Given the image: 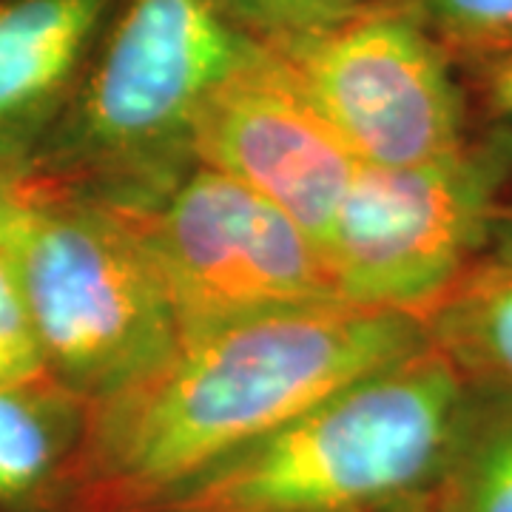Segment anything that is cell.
Here are the masks:
<instances>
[{"mask_svg": "<svg viewBox=\"0 0 512 512\" xmlns=\"http://www.w3.org/2000/svg\"><path fill=\"white\" fill-rule=\"evenodd\" d=\"M501 171L470 146L427 165H359L322 256L342 305L424 316L476 262L498 211Z\"/></svg>", "mask_w": 512, "mask_h": 512, "instance_id": "cell-6", "label": "cell"}, {"mask_svg": "<svg viewBox=\"0 0 512 512\" xmlns=\"http://www.w3.org/2000/svg\"><path fill=\"white\" fill-rule=\"evenodd\" d=\"M40 177L29 168L0 163V245H12L40 194Z\"/></svg>", "mask_w": 512, "mask_h": 512, "instance_id": "cell-16", "label": "cell"}, {"mask_svg": "<svg viewBox=\"0 0 512 512\" xmlns=\"http://www.w3.org/2000/svg\"><path fill=\"white\" fill-rule=\"evenodd\" d=\"M362 165H427L470 148L456 60L407 0L268 46Z\"/></svg>", "mask_w": 512, "mask_h": 512, "instance_id": "cell-7", "label": "cell"}, {"mask_svg": "<svg viewBox=\"0 0 512 512\" xmlns=\"http://www.w3.org/2000/svg\"><path fill=\"white\" fill-rule=\"evenodd\" d=\"M467 382L433 345L348 384L143 512H396L421 504Z\"/></svg>", "mask_w": 512, "mask_h": 512, "instance_id": "cell-3", "label": "cell"}, {"mask_svg": "<svg viewBox=\"0 0 512 512\" xmlns=\"http://www.w3.org/2000/svg\"><path fill=\"white\" fill-rule=\"evenodd\" d=\"M421 322L464 382L512 390V248L478 256Z\"/></svg>", "mask_w": 512, "mask_h": 512, "instance_id": "cell-11", "label": "cell"}, {"mask_svg": "<svg viewBox=\"0 0 512 512\" xmlns=\"http://www.w3.org/2000/svg\"><path fill=\"white\" fill-rule=\"evenodd\" d=\"M89 404L52 379L0 384V510L69 504Z\"/></svg>", "mask_w": 512, "mask_h": 512, "instance_id": "cell-10", "label": "cell"}, {"mask_svg": "<svg viewBox=\"0 0 512 512\" xmlns=\"http://www.w3.org/2000/svg\"><path fill=\"white\" fill-rule=\"evenodd\" d=\"M456 63L512 52V0H407Z\"/></svg>", "mask_w": 512, "mask_h": 512, "instance_id": "cell-13", "label": "cell"}, {"mask_svg": "<svg viewBox=\"0 0 512 512\" xmlns=\"http://www.w3.org/2000/svg\"><path fill=\"white\" fill-rule=\"evenodd\" d=\"M430 345L413 313L322 305L183 339L89 404L69 512H143L325 396Z\"/></svg>", "mask_w": 512, "mask_h": 512, "instance_id": "cell-1", "label": "cell"}, {"mask_svg": "<svg viewBox=\"0 0 512 512\" xmlns=\"http://www.w3.org/2000/svg\"><path fill=\"white\" fill-rule=\"evenodd\" d=\"M424 512H512V390L467 382Z\"/></svg>", "mask_w": 512, "mask_h": 512, "instance_id": "cell-12", "label": "cell"}, {"mask_svg": "<svg viewBox=\"0 0 512 512\" xmlns=\"http://www.w3.org/2000/svg\"><path fill=\"white\" fill-rule=\"evenodd\" d=\"M117 0H0V163L29 168Z\"/></svg>", "mask_w": 512, "mask_h": 512, "instance_id": "cell-9", "label": "cell"}, {"mask_svg": "<svg viewBox=\"0 0 512 512\" xmlns=\"http://www.w3.org/2000/svg\"><path fill=\"white\" fill-rule=\"evenodd\" d=\"M476 72L478 92L487 111L512 131V52L467 63Z\"/></svg>", "mask_w": 512, "mask_h": 512, "instance_id": "cell-17", "label": "cell"}, {"mask_svg": "<svg viewBox=\"0 0 512 512\" xmlns=\"http://www.w3.org/2000/svg\"><path fill=\"white\" fill-rule=\"evenodd\" d=\"M396 512H424V510H421V504H413V507H404V510H396Z\"/></svg>", "mask_w": 512, "mask_h": 512, "instance_id": "cell-18", "label": "cell"}, {"mask_svg": "<svg viewBox=\"0 0 512 512\" xmlns=\"http://www.w3.org/2000/svg\"><path fill=\"white\" fill-rule=\"evenodd\" d=\"M120 208L157 262L180 342L268 313L342 305L319 245L214 168L194 163L160 197Z\"/></svg>", "mask_w": 512, "mask_h": 512, "instance_id": "cell-5", "label": "cell"}, {"mask_svg": "<svg viewBox=\"0 0 512 512\" xmlns=\"http://www.w3.org/2000/svg\"><path fill=\"white\" fill-rule=\"evenodd\" d=\"M12 242L46 376L86 404L160 365L180 325L134 217L109 200L40 180Z\"/></svg>", "mask_w": 512, "mask_h": 512, "instance_id": "cell-4", "label": "cell"}, {"mask_svg": "<svg viewBox=\"0 0 512 512\" xmlns=\"http://www.w3.org/2000/svg\"><path fill=\"white\" fill-rule=\"evenodd\" d=\"M191 160L276 205L319 251L362 165L271 49L202 106Z\"/></svg>", "mask_w": 512, "mask_h": 512, "instance_id": "cell-8", "label": "cell"}, {"mask_svg": "<svg viewBox=\"0 0 512 512\" xmlns=\"http://www.w3.org/2000/svg\"><path fill=\"white\" fill-rule=\"evenodd\" d=\"M222 9L265 46L311 35L382 0H220Z\"/></svg>", "mask_w": 512, "mask_h": 512, "instance_id": "cell-14", "label": "cell"}, {"mask_svg": "<svg viewBox=\"0 0 512 512\" xmlns=\"http://www.w3.org/2000/svg\"><path fill=\"white\" fill-rule=\"evenodd\" d=\"M265 49L220 0H117L29 171L117 205H146L194 165L191 134L211 94Z\"/></svg>", "mask_w": 512, "mask_h": 512, "instance_id": "cell-2", "label": "cell"}, {"mask_svg": "<svg viewBox=\"0 0 512 512\" xmlns=\"http://www.w3.org/2000/svg\"><path fill=\"white\" fill-rule=\"evenodd\" d=\"M49 379L12 245H0V384Z\"/></svg>", "mask_w": 512, "mask_h": 512, "instance_id": "cell-15", "label": "cell"}]
</instances>
